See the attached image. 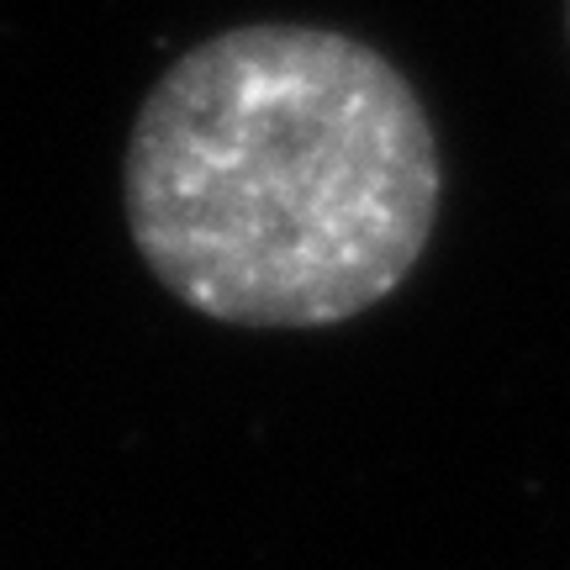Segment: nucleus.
Returning <instances> with one entry per match:
<instances>
[{
	"instance_id": "nucleus-1",
	"label": "nucleus",
	"mask_w": 570,
	"mask_h": 570,
	"mask_svg": "<svg viewBox=\"0 0 570 570\" xmlns=\"http://www.w3.org/2000/svg\"><path fill=\"white\" fill-rule=\"evenodd\" d=\"M444 159L370 42L248 21L164 69L127 132L122 212L148 275L227 327H338L423 259Z\"/></svg>"
}]
</instances>
